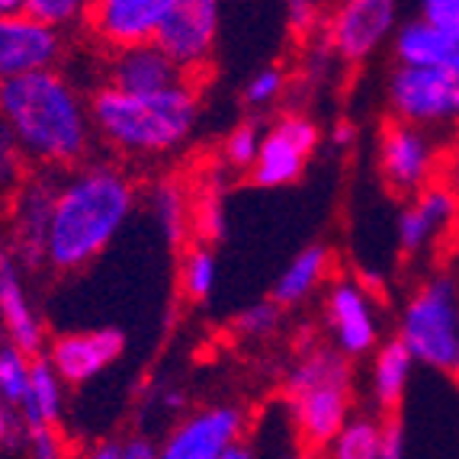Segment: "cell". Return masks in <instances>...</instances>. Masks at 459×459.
Here are the masks:
<instances>
[{"label": "cell", "mask_w": 459, "mask_h": 459, "mask_svg": "<svg viewBox=\"0 0 459 459\" xmlns=\"http://www.w3.org/2000/svg\"><path fill=\"white\" fill-rule=\"evenodd\" d=\"M135 209V186L123 168L107 161L84 164L58 184L52 225L46 238V264L55 270H81L113 245Z\"/></svg>", "instance_id": "6da1fadb"}, {"label": "cell", "mask_w": 459, "mask_h": 459, "mask_svg": "<svg viewBox=\"0 0 459 459\" xmlns=\"http://www.w3.org/2000/svg\"><path fill=\"white\" fill-rule=\"evenodd\" d=\"M0 119L16 152L39 164H77L91 145V103L58 71H39L0 84Z\"/></svg>", "instance_id": "7a4b0ae2"}, {"label": "cell", "mask_w": 459, "mask_h": 459, "mask_svg": "<svg viewBox=\"0 0 459 459\" xmlns=\"http://www.w3.org/2000/svg\"><path fill=\"white\" fill-rule=\"evenodd\" d=\"M199 97L193 87L177 84L161 93L132 97L100 87L91 97V123L109 145L126 154H168L196 129Z\"/></svg>", "instance_id": "3957f363"}, {"label": "cell", "mask_w": 459, "mask_h": 459, "mask_svg": "<svg viewBox=\"0 0 459 459\" xmlns=\"http://www.w3.org/2000/svg\"><path fill=\"white\" fill-rule=\"evenodd\" d=\"M286 398L299 437L308 446H331L353 418L351 360L331 347L302 353L286 376Z\"/></svg>", "instance_id": "277c9868"}, {"label": "cell", "mask_w": 459, "mask_h": 459, "mask_svg": "<svg viewBox=\"0 0 459 459\" xmlns=\"http://www.w3.org/2000/svg\"><path fill=\"white\" fill-rule=\"evenodd\" d=\"M398 344L414 363L450 373L459 357V290L450 276H430L402 308Z\"/></svg>", "instance_id": "5b68a950"}, {"label": "cell", "mask_w": 459, "mask_h": 459, "mask_svg": "<svg viewBox=\"0 0 459 459\" xmlns=\"http://www.w3.org/2000/svg\"><path fill=\"white\" fill-rule=\"evenodd\" d=\"M385 100L395 123L414 129L459 123V77L453 68H402L398 65L385 84Z\"/></svg>", "instance_id": "8992f818"}, {"label": "cell", "mask_w": 459, "mask_h": 459, "mask_svg": "<svg viewBox=\"0 0 459 459\" xmlns=\"http://www.w3.org/2000/svg\"><path fill=\"white\" fill-rule=\"evenodd\" d=\"M219 4L215 0H174L164 16L154 46L168 55L180 74L199 71L212 58L219 39Z\"/></svg>", "instance_id": "52a82bcc"}, {"label": "cell", "mask_w": 459, "mask_h": 459, "mask_svg": "<svg viewBox=\"0 0 459 459\" xmlns=\"http://www.w3.org/2000/svg\"><path fill=\"white\" fill-rule=\"evenodd\" d=\"M245 411L238 405H209L186 414L158 444V459H222L241 444Z\"/></svg>", "instance_id": "ba28073f"}, {"label": "cell", "mask_w": 459, "mask_h": 459, "mask_svg": "<svg viewBox=\"0 0 459 459\" xmlns=\"http://www.w3.org/2000/svg\"><path fill=\"white\" fill-rule=\"evenodd\" d=\"M398 30L392 0H347L328 16V48L341 62H367Z\"/></svg>", "instance_id": "9c48e42d"}, {"label": "cell", "mask_w": 459, "mask_h": 459, "mask_svg": "<svg viewBox=\"0 0 459 459\" xmlns=\"http://www.w3.org/2000/svg\"><path fill=\"white\" fill-rule=\"evenodd\" d=\"M315 148H318V126L308 116H283L261 138V152H257V161L251 168V180L257 186H267V190L296 184Z\"/></svg>", "instance_id": "30bf717a"}, {"label": "cell", "mask_w": 459, "mask_h": 459, "mask_svg": "<svg viewBox=\"0 0 459 459\" xmlns=\"http://www.w3.org/2000/svg\"><path fill=\"white\" fill-rule=\"evenodd\" d=\"M379 170L395 193H421L440 174V152L424 129L389 123L379 138Z\"/></svg>", "instance_id": "8fae6325"}, {"label": "cell", "mask_w": 459, "mask_h": 459, "mask_svg": "<svg viewBox=\"0 0 459 459\" xmlns=\"http://www.w3.org/2000/svg\"><path fill=\"white\" fill-rule=\"evenodd\" d=\"M325 325L331 331L337 353L353 360L379 344V318L373 296L357 280H337L325 296Z\"/></svg>", "instance_id": "7c38bea8"}, {"label": "cell", "mask_w": 459, "mask_h": 459, "mask_svg": "<svg viewBox=\"0 0 459 459\" xmlns=\"http://www.w3.org/2000/svg\"><path fill=\"white\" fill-rule=\"evenodd\" d=\"M174 0H97L87 7V23L100 42L119 48L148 46L158 39Z\"/></svg>", "instance_id": "4fadbf2b"}, {"label": "cell", "mask_w": 459, "mask_h": 459, "mask_svg": "<svg viewBox=\"0 0 459 459\" xmlns=\"http://www.w3.org/2000/svg\"><path fill=\"white\" fill-rule=\"evenodd\" d=\"M62 48V32L48 30L30 16L0 20V84L39 71H55Z\"/></svg>", "instance_id": "5bb4252c"}, {"label": "cell", "mask_w": 459, "mask_h": 459, "mask_svg": "<svg viewBox=\"0 0 459 459\" xmlns=\"http://www.w3.org/2000/svg\"><path fill=\"white\" fill-rule=\"evenodd\" d=\"M126 351L123 331L116 328H97V331H71L58 334L48 351V363L62 383H91L107 367H113Z\"/></svg>", "instance_id": "9a60e30c"}, {"label": "cell", "mask_w": 459, "mask_h": 459, "mask_svg": "<svg viewBox=\"0 0 459 459\" xmlns=\"http://www.w3.org/2000/svg\"><path fill=\"white\" fill-rule=\"evenodd\" d=\"M0 325L7 331L10 344L36 360L39 347H42V325H39V315L23 286L20 261L10 247H0Z\"/></svg>", "instance_id": "2e32d148"}, {"label": "cell", "mask_w": 459, "mask_h": 459, "mask_svg": "<svg viewBox=\"0 0 459 459\" xmlns=\"http://www.w3.org/2000/svg\"><path fill=\"white\" fill-rule=\"evenodd\" d=\"M184 84V74L174 68L168 55L161 48L148 42V46H132L119 48L109 62V84L119 93H132V97H145V93H161L170 87Z\"/></svg>", "instance_id": "e0dca14e"}, {"label": "cell", "mask_w": 459, "mask_h": 459, "mask_svg": "<svg viewBox=\"0 0 459 459\" xmlns=\"http://www.w3.org/2000/svg\"><path fill=\"white\" fill-rule=\"evenodd\" d=\"M55 196H58L55 180H30L13 203V257L30 267L46 264V238L52 225Z\"/></svg>", "instance_id": "ac0fdd59"}, {"label": "cell", "mask_w": 459, "mask_h": 459, "mask_svg": "<svg viewBox=\"0 0 459 459\" xmlns=\"http://www.w3.org/2000/svg\"><path fill=\"white\" fill-rule=\"evenodd\" d=\"M459 215V199L444 184H430L414 193L411 206L398 215V245L405 254H421L440 231H446Z\"/></svg>", "instance_id": "d6986e66"}, {"label": "cell", "mask_w": 459, "mask_h": 459, "mask_svg": "<svg viewBox=\"0 0 459 459\" xmlns=\"http://www.w3.org/2000/svg\"><path fill=\"white\" fill-rule=\"evenodd\" d=\"M392 52H395L402 68H446L459 55V32L440 30L421 16L398 23L392 36Z\"/></svg>", "instance_id": "ffe728a7"}, {"label": "cell", "mask_w": 459, "mask_h": 459, "mask_svg": "<svg viewBox=\"0 0 459 459\" xmlns=\"http://www.w3.org/2000/svg\"><path fill=\"white\" fill-rule=\"evenodd\" d=\"M328 267H331V251L325 245H308L286 264V270L280 273L273 286V302L280 308L286 306H299L306 302L318 286L328 280Z\"/></svg>", "instance_id": "44dd1931"}, {"label": "cell", "mask_w": 459, "mask_h": 459, "mask_svg": "<svg viewBox=\"0 0 459 459\" xmlns=\"http://www.w3.org/2000/svg\"><path fill=\"white\" fill-rule=\"evenodd\" d=\"M20 411H23L30 430H42V428L55 430V424L62 421V411H65L62 376L52 369L48 357H36L32 360L30 389H26L23 402H20Z\"/></svg>", "instance_id": "7402d4cb"}, {"label": "cell", "mask_w": 459, "mask_h": 459, "mask_svg": "<svg viewBox=\"0 0 459 459\" xmlns=\"http://www.w3.org/2000/svg\"><path fill=\"white\" fill-rule=\"evenodd\" d=\"M414 360L408 357V351L395 341H385L373 357V369H369V392L379 411H395L402 395L408 389L411 379Z\"/></svg>", "instance_id": "603a6c76"}, {"label": "cell", "mask_w": 459, "mask_h": 459, "mask_svg": "<svg viewBox=\"0 0 459 459\" xmlns=\"http://www.w3.org/2000/svg\"><path fill=\"white\" fill-rule=\"evenodd\" d=\"M152 215L170 245H177V247L184 245L186 231H190V225H193V203L177 180H161V184L152 190Z\"/></svg>", "instance_id": "cb8c5ba5"}, {"label": "cell", "mask_w": 459, "mask_h": 459, "mask_svg": "<svg viewBox=\"0 0 459 459\" xmlns=\"http://www.w3.org/2000/svg\"><path fill=\"white\" fill-rule=\"evenodd\" d=\"M379 434L383 421L353 414L344 430L331 440V459H379Z\"/></svg>", "instance_id": "d4e9b609"}, {"label": "cell", "mask_w": 459, "mask_h": 459, "mask_svg": "<svg viewBox=\"0 0 459 459\" xmlns=\"http://www.w3.org/2000/svg\"><path fill=\"white\" fill-rule=\"evenodd\" d=\"M215 280H219V261L209 245H193L184 251V261H180V290L193 302H206L215 290Z\"/></svg>", "instance_id": "484cf974"}, {"label": "cell", "mask_w": 459, "mask_h": 459, "mask_svg": "<svg viewBox=\"0 0 459 459\" xmlns=\"http://www.w3.org/2000/svg\"><path fill=\"white\" fill-rule=\"evenodd\" d=\"M32 376V357H26L23 351H16L13 344L0 347V398L10 408H20L26 389H30Z\"/></svg>", "instance_id": "4316f807"}, {"label": "cell", "mask_w": 459, "mask_h": 459, "mask_svg": "<svg viewBox=\"0 0 459 459\" xmlns=\"http://www.w3.org/2000/svg\"><path fill=\"white\" fill-rule=\"evenodd\" d=\"M26 16L48 26V30L62 32L65 26L87 20V4H77V0H26Z\"/></svg>", "instance_id": "83f0119b"}, {"label": "cell", "mask_w": 459, "mask_h": 459, "mask_svg": "<svg viewBox=\"0 0 459 459\" xmlns=\"http://www.w3.org/2000/svg\"><path fill=\"white\" fill-rule=\"evenodd\" d=\"M280 315H283V308L276 306L273 299H267V302H254V306H247L245 312L235 318V334L251 337V341L270 337L276 328H280Z\"/></svg>", "instance_id": "f1b7e54d"}, {"label": "cell", "mask_w": 459, "mask_h": 459, "mask_svg": "<svg viewBox=\"0 0 459 459\" xmlns=\"http://www.w3.org/2000/svg\"><path fill=\"white\" fill-rule=\"evenodd\" d=\"M261 129L254 123H241L229 132L225 138V161L231 168H254L257 161V152H261Z\"/></svg>", "instance_id": "f546056e"}, {"label": "cell", "mask_w": 459, "mask_h": 459, "mask_svg": "<svg viewBox=\"0 0 459 459\" xmlns=\"http://www.w3.org/2000/svg\"><path fill=\"white\" fill-rule=\"evenodd\" d=\"M286 91V74L283 68H264L247 81L245 87V103L247 107H270L283 97Z\"/></svg>", "instance_id": "4dcf8cb0"}, {"label": "cell", "mask_w": 459, "mask_h": 459, "mask_svg": "<svg viewBox=\"0 0 459 459\" xmlns=\"http://www.w3.org/2000/svg\"><path fill=\"white\" fill-rule=\"evenodd\" d=\"M193 222H196V231L206 241H215V238H222L225 231V206H222V193L219 190H209L206 196L199 199L196 206H193Z\"/></svg>", "instance_id": "1f68e13d"}, {"label": "cell", "mask_w": 459, "mask_h": 459, "mask_svg": "<svg viewBox=\"0 0 459 459\" xmlns=\"http://www.w3.org/2000/svg\"><path fill=\"white\" fill-rule=\"evenodd\" d=\"M421 20L440 26V30L459 32V0H424L418 10Z\"/></svg>", "instance_id": "d6a6232c"}, {"label": "cell", "mask_w": 459, "mask_h": 459, "mask_svg": "<svg viewBox=\"0 0 459 459\" xmlns=\"http://www.w3.org/2000/svg\"><path fill=\"white\" fill-rule=\"evenodd\" d=\"M379 459H405V430H402V421H395V418L383 421V434H379Z\"/></svg>", "instance_id": "836d02e7"}, {"label": "cell", "mask_w": 459, "mask_h": 459, "mask_svg": "<svg viewBox=\"0 0 459 459\" xmlns=\"http://www.w3.org/2000/svg\"><path fill=\"white\" fill-rule=\"evenodd\" d=\"M286 16H290V26L296 32H308L318 26V16H322V10H318V4H306V0H292L290 7H286Z\"/></svg>", "instance_id": "e575fe53"}, {"label": "cell", "mask_w": 459, "mask_h": 459, "mask_svg": "<svg viewBox=\"0 0 459 459\" xmlns=\"http://www.w3.org/2000/svg\"><path fill=\"white\" fill-rule=\"evenodd\" d=\"M30 453L32 459H62V444H58L55 430H30Z\"/></svg>", "instance_id": "d590c367"}, {"label": "cell", "mask_w": 459, "mask_h": 459, "mask_svg": "<svg viewBox=\"0 0 459 459\" xmlns=\"http://www.w3.org/2000/svg\"><path fill=\"white\" fill-rule=\"evenodd\" d=\"M123 459H158V444L148 437H129L123 444Z\"/></svg>", "instance_id": "8d00e7d4"}, {"label": "cell", "mask_w": 459, "mask_h": 459, "mask_svg": "<svg viewBox=\"0 0 459 459\" xmlns=\"http://www.w3.org/2000/svg\"><path fill=\"white\" fill-rule=\"evenodd\" d=\"M440 174H444V186L459 199V145L440 161Z\"/></svg>", "instance_id": "74e56055"}, {"label": "cell", "mask_w": 459, "mask_h": 459, "mask_svg": "<svg viewBox=\"0 0 459 459\" xmlns=\"http://www.w3.org/2000/svg\"><path fill=\"white\" fill-rule=\"evenodd\" d=\"M84 459H123V444H116V440H100L87 450Z\"/></svg>", "instance_id": "f35d334b"}, {"label": "cell", "mask_w": 459, "mask_h": 459, "mask_svg": "<svg viewBox=\"0 0 459 459\" xmlns=\"http://www.w3.org/2000/svg\"><path fill=\"white\" fill-rule=\"evenodd\" d=\"M353 142H357V129H353V123H337L334 126V145L337 148H351Z\"/></svg>", "instance_id": "ab89813d"}, {"label": "cell", "mask_w": 459, "mask_h": 459, "mask_svg": "<svg viewBox=\"0 0 459 459\" xmlns=\"http://www.w3.org/2000/svg\"><path fill=\"white\" fill-rule=\"evenodd\" d=\"M26 16V0H0V20Z\"/></svg>", "instance_id": "60d3db41"}, {"label": "cell", "mask_w": 459, "mask_h": 459, "mask_svg": "<svg viewBox=\"0 0 459 459\" xmlns=\"http://www.w3.org/2000/svg\"><path fill=\"white\" fill-rule=\"evenodd\" d=\"M10 434V405L0 398V440H7Z\"/></svg>", "instance_id": "b9f144b4"}, {"label": "cell", "mask_w": 459, "mask_h": 459, "mask_svg": "<svg viewBox=\"0 0 459 459\" xmlns=\"http://www.w3.org/2000/svg\"><path fill=\"white\" fill-rule=\"evenodd\" d=\"M184 402H186V395L184 392H168V395H164V408H170V411H177V408H184Z\"/></svg>", "instance_id": "7bdbcfd3"}, {"label": "cell", "mask_w": 459, "mask_h": 459, "mask_svg": "<svg viewBox=\"0 0 459 459\" xmlns=\"http://www.w3.org/2000/svg\"><path fill=\"white\" fill-rule=\"evenodd\" d=\"M222 459H254V453L251 450H247V446L245 444H238V446H231V450L229 453H225V456Z\"/></svg>", "instance_id": "ee69618b"}, {"label": "cell", "mask_w": 459, "mask_h": 459, "mask_svg": "<svg viewBox=\"0 0 459 459\" xmlns=\"http://www.w3.org/2000/svg\"><path fill=\"white\" fill-rule=\"evenodd\" d=\"M450 376L459 383V357H456V363H453V369H450Z\"/></svg>", "instance_id": "f6af8a7d"}]
</instances>
